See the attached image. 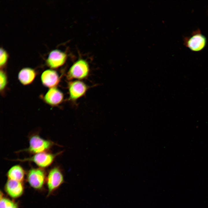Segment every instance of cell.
<instances>
[{"instance_id":"obj_15","label":"cell","mask_w":208,"mask_h":208,"mask_svg":"<svg viewBox=\"0 0 208 208\" xmlns=\"http://www.w3.org/2000/svg\"><path fill=\"white\" fill-rule=\"evenodd\" d=\"M8 58V55L3 49H0V66L1 68L4 67L6 64Z\"/></svg>"},{"instance_id":"obj_14","label":"cell","mask_w":208,"mask_h":208,"mask_svg":"<svg viewBox=\"0 0 208 208\" xmlns=\"http://www.w3.org/2000/svg\"><path fill=\"white\" fill-rule=\"evenodd\" d=\"M0 208H18V206L14 201L4 197L1 192Z\"/></svg>"},{"instance_id":"obj_13","label":"cell","mask_w":208,"mask_h":208,"mask_svg":"<svg viewBox=\"0 0 208 208\" xmlns=\"http://www.w3.org/2000/svg\"><path fill=\"white\" fill-rule=\"evenodd\" d=\"M25 172L23 168L19 165L12 166L7 174L8 179L23 182L25 177Z\"/></svg>"},{"instance_id":"obj_2","label":"cell","mask_w":208,"mask_h":208,"mask_svg":"<svg viewBox=\"0 0 208 208\" xmlns=\"http://www.w3.org/2000/svg\"><path fill=\"white\" fill-rule=\"evenodd\" d=\"M62 151L53 154L46 152L35 154L31 157L23 159H17L16 161L21 162H34L40 168H43L50 166L56 157L62 153Z\"/></svg>"},{"instance_id":"obj_8","label":"cell","mask_w":208,"mask_h":208,"mask_svg":"<svg viewBox=\"0 0 208 208\" xmlns=\"http://www.w3.org/2000/svg\"><path fill=\"white\" fill-rule=\"evenodd\" d=\"M67 59L66 53L60 50L51 51L46 60L47 65L52 68H58L64 64Z\"/></svg>"},{"instance_id":"obj_3","label":"cell","mask_w":208,"mask_h":208,"mask_svg":"<svg viewBox=\"0 0 208 208\" xmlns=\"http://www.w3.org/2000/svg\"><path fill=\"white\" fill-rule=\"evenodd\" d=\"M207 43L206 37L199 29L194 31L190 36L185 37L184 39L185 46L194 52L202 50L205 47Z\"/></svg>"},{"instance_id":"obj_7","label":"cell","mask_w":208,"mask_h":208,"mask_svg":"<svg viewBox=\"0 0 208 208\" xmlns=\"http://www.w3.org/2000/svg\"><path fill=\"white\" fill-rule=\"evenodd\" d=\"M88 87L83 82L76 80L70 82L68 88L69 99L75 101L84 95L88 90Z\"/></svg>"},{"instance_id":"obj_10","label":"cell","mask_w":208,"mask_h":208,"mask_svg":"<svg viewBox=\"0 0 208 208\" xmlns=\"http://www.w3.org/2000/svg\"><path fill=\"white\" fill-rule=\"evenodd\" d=\"M41 79L42 84L50 88L55 87L60 81V77L57 73L52 69H48L44 71Z\"/></svg>"},{"instance_id":"obj_6","label":"cell","mask_w":208,"mask_h":208,"mask_svg":"<svg viewBox=\"0 0 208 208\" xmlns=\"http://www.w3.org/2000/svg\"><path fill=\"white\" fill-rule=\"evenodd\" d=\"M46 178L45 172L40 168L31 169L28 171L27 177V181L31 186L38 190L43 187Z\"/></svg>"},{"instance_id":"obj_4","label":"cell","mask_w":208,"mask_h":208,"mask_svg":"<svg viewBox=\"0 0 208 208\" xmlns=\"http://www.w3.org/2000/svg\"><path fill=\"white\" fill-rule=\"evenodd\" d=\"M46 182L48 190V195L58 189L64 182L62 171L58 166H55L49 171Z\"/></svg>"},{"instance_id":"obj_1","label":"cell","mask_w":208,"mask_h":208,"mask_svg":"<svg viewBox=\"0 0 208 208\" xmlns=\"http://www.w3.org/2000/svg\"><path fill=\"white\" fill-rule=\"evenodd\" d=\"M29 142L28 147L21 151L34 154L47 152L56 144L52 141L42 138L37 134L31 135L29 138Z\"/></svg>"},{"instance_id":"obj_12","label":"cell","mask_w":208,"mask_h":208,"mask_svg":"<svg viewBox=\"0 0 208 208\" xmlns=\"http://www.w3.org/2000/svg\"><path fill=\"white\" fill-rule=\"evenodd\" d=\"M36 75V73L34 70L29 68H25L19 71L18 77L21 83L27 85L33 82Z\"/></svg>"},{"instance_id":"obj_9","label":"cell","mask_w":208,"mask_h":208,"mask_svg":"<svg viewBox=\"0 0 208 208\" xmlns=\"http://www.w3.org/2000/svg\"><path fill=\"white\" fill-rule=\"evenodd\" d=\"M4 188L7 193L14 198L21 196L24 190L23 182L9 179L5 184Z\"/></svg>"},{"instance_id":"obj_5","label":"cell","mask_w":208,"mask_h":208,"mask_svg":"<svg viewBox=\"0 0 208 208\" xmlns=\"http://www.w3.org/2000/svg\"><path fill=\"white\" fill-rule=\"evenodd\" d=\"M89 72V67L85 60L79 59L75 62L70 68L67 74L69 80L81 79L86 78Z\"/></svg>"},{"instance_id":"obj_16","label":"cell","mask_w":208,"mask_h":208,"mask_svg":"<svg viewBox=\"0 0 208 208\" xmlns=\"http://www.w3.org/2000/svg\"><path fill=\"white\" fill-rule=\"evenodd\" d=\"M0 89L1 91H3L5 88L7 84V77L5 72L1 70L0 72Z\"/></svg>"},{"instance_id":"obj_11","label":"cell","mask_w":208,"mask_h":208,"mask_svg":"<svg viewBox=\"0 0 208 208\" xmlns=\"http://www.w3.org/2000/svg\"><path fill=\"white\" fill-rule=\"evenodd\" d=\"M63 99V93L56 87L50 88L44 97V101L52 106L59 105L62 102Z\"/></svg>"}]
</instances>
